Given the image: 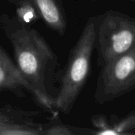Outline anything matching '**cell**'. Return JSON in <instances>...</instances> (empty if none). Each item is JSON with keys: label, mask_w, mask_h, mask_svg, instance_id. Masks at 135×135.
Segmentation results:
<instances>
[{"label": "cell", "mask_w": 135, "mask_h": 135, "mask_svg": "<svg viewBox=\"0 0 135 135\" xmlns=\"http://www.w3.org/2000/svg\"><path fill=\"white\" fill-rule=\"evenodd\" d=\"M9 91L17 97H24V91L30 88L4 48L0 45V93Z\"/></svg>", "instance_id": "cell-6"}, {"label": "cell", "mask_w": 135, "mask_h": 135, "mask_svg": "<svg viewBox=\"0 0 135 135\" xmlns=\"http://www.w3.org/2000/svg\"><path fill=\"white\" fill-rule=\"evenodd\" d=\"M131 1H133V2H135V0H131Z\"/></svg>", "instance_id": "cell-10"}, {"label": "cell", "mask_w": 135, "mask_h": 135, "mask_svg": "<svg viewBox=\"0 0 135 135\" xmlns=\"http://www.w3.org/2000/svg\"><path fill=\"white\" fill-rule=\"evenodd\" d=\"M74 132L65 125L62 124H52V125H44L43 135H73Z\"/></svg>", "instance_id": "cell-8"}, {"label": "cell", "mask_w": 135, "mask_h": 135, "mask_svg": "<svg viewBox=\"0 0 135 135\" xmlns=\"http://www.w3.org/2000/svg\"><path fill=\"white\" fill-rule=\"evenodd\" d=\"M115 130L118 134L124 133L131 130H135V112L122 119L115 126Z\"/></svg>", "instance_id": "cell-9"}, {"label": "cell", "mask_w": 135, "mask_h": 135, "mask_svg": "<svg viewBox=\"0 0 135 135\" xmlns=\"http://www.w3.org/2000/svg\"><path fill=\"white\" fill-rule=\"evenodd\" d=\"M97 21L89 17L70 52L55 98L56 110L68 114L79 97L91 69L92 55L97 39Z\"/></svg>", "instance_id": "cell-2"}, {"label": "cell", "mask_w": 135, "mask_h": 135, "mask_svg": "<svg viewBox=\"0 0 135 135\" xmlns=\"http://www.w3.org/2000/svg\"><path fill=\"white\" fill-rule=\"evenodd\" d=\"M13 49L15 64L28 83L30 93L45 109L54 112L55 98L48 93L47 80L56 57L44 38L34 28L14 20L2 21Z\"/></svg>", "instance_id": "cell-1"}, {"label": "cell", "mask_w": 135, "mask_h": 135, "mask_svg": "<svg viewBox=\"0 0 135 135\" xmlns=\"http://www.w3.org/2000/svg\"><path fill=\"white\" fill-rule=\"evenodd\" d=\"M44 125L34 121L30 112L0 108V135H43Z\"/></svg>", "instance_id": "cell-5"}, {"label": "cell", "mask_w": 135, "mask_h": 135, "mask_svg": "<svg viewBox=\"0 0 135 135\" xmlns=\"http://www.w3.org/2000/svg\"><path fill=\"white\" fill-rule=\"evenodd\" d=\"M93 1H94V0H93Z\"/></svg>", "instance_id": "cell-11"}, {"label": "cell", "mask_w": 135, "mask_h": 135, "mask_svg": "<svg viewBox=\"0 0 135 135\" xmlns=\"http://www.w3.org/2000/svg\"><path fill=\"white\" fill-rule=\"evenodd\" d=\"M98 42L105 63L130 51L135 45V18L108 11L99 25Z\"/></svg>", "instance_id": "cell-3"}, {"label": "cell", "mask_w": 135, "mask_h": 135, "mask_svg": "<svg viewBox=\"0 0 135 135\" xmlns=\"http://www.w3.org/2000/svg\"><path fill=\"white\" fill-rule=\"evenodd\" d=\"M135 88V45L130 51L106 63L98 81L96 100L112 101Z\"/></svg>", "instance_id": "cell-4"}, {"label": "cell", "mask_w": 135, "mask_h": 135, "mask_svg": "<svg viewBox=\"0 0 135 135\" xmlns=\"http://www.w3.org/2000/svg\"><path fill=\"white\" fill-rule=\"evenodd\" d=\"M40 15L47 26L63 35L66 30V21L59 3L56 0H32Z\"/></svg>", "instance_id": "cell-7"}]
</instances>
